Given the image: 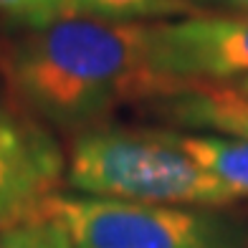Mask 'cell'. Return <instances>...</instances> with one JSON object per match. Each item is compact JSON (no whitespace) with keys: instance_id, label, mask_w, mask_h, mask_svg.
<instances>
[{"instance_id":"obj_12","label":"cell","mask_w":248,"mask_h":248,"mask_svg":"<svg viewBox=\"0 0 248 248\" xmlns=\"http://www.w3.org/2000/svg\"><path fill=\"white\" fill-rule=\"evenodd\" d=\"M223 3L231 8H238V10H248V0H223Z\"/></svg>"},{"instance_id":"obj_5","label":"cell","mask_w":248,"mask_h":248,"mask_svg":"<svg viewBox=\"0 0 248 248\" xmlns=\"http://www.w3.org/2000/svg\"><path fill=\"white\" fill-rule=\"evenodd\" d=\"M63 175V152L48 132L13 114L0 119V231L36 218Z\"/></svg>"},{"instance_id":"obj_8","label":"cell","mask_w":248,"mask_h":248,"mask_svg":"<svg viewBox=\"0 0 248 248\" xmlns=\"http://www.w3.org/2000/svg\"><path fill=\"white\" fill-rule=\"evenodd\" d=\"M78 16L101 18V20H119L127 23L129 18L144 16H167L183 10V0H74Z\"/></svg>"},{"instance_id":"obj_6","label":"cell","mask_w":248,"mask_h":248,"mask_svg":"<svg viewBox=\"0 0 248 248\" xmlns=\"http://www.w3.org/2000/svg\"><path fill=\"white\" fill-rule=\"evenodd\" d=\"M175 117L193 127H208L235 140H248V96L235 89L195 86L175 96Z\"/></svg>"},{"instance_id":"obj_3","label":"cell","mask_w":248,"mask_h":248,"mask_svg":"<svg viewBox=\"0 0 248 248\" xmlns=\"http://www.w3.org/2000/svg\"><path fill=\"white\" fill-rule=\"evenodd\" d=\"M38 216L61 223L74 248H243L238 225L195 208L51 195Z\"/></svg>"},{"instance_id":"obj_11","label":"cell","mask_w":248,"mask_h":248,"mask_svg":"<svg viewBox=\"0 0 248 248\" xmlns=\"http://www.w3.org/2000/svg\"><path fill=\"white\" fill-rule=\"evenodd\" d=\"M235 92H238V94H243V96H248V76L246 78H241V81H235Z\"/></svg>"},{"instance_id":"obj_7","label":"cell","mask_w":248,"mask_h":248,"mask_svg":"<svg viewBox=\"0 0 248 248\" xmlns=\"http://www.w3.org/2000/svg\"><path fill=\"white\" fill-rule=\"evenodd\" d=\"M175 147L205 172L218 177L235 195H248V140L216 137V134H175L167 132Z\"/></svg>"},{"instance_id":"obj_10","label":"cell","mask_w":248,"mask_h":248,"mask_svg":"<svg viewBox=\"0 0 248 248\" xmlns=\"http://www.w3.org/2000/svg\"><path fill=\"white\" fill-rule=\"evenodd\" d=\"M0 16H8L28 28H43L78 16V8L74 0H0Z\"/></svg>"},{"instance_id":"obj_9","label":"cell","mask_w":248,"mask_h":248,"mask_svg":"<svg viewBox=\"0 0 248 248\" xmlns=\"http://www.w3.org/2000/svg\"><path fill=\"white\" fill-rule=\"evenodd\" d=\"M0 248H74V243L61 223L36 216L0 231Z\"/></svg>"},{"instance_id":"obj_1","label":"cell","mask_w":248,"mask_h":248,"mask_svg":"<svg viewBox=\"0 0 248 248\" xmlns=\"http://www.w3.org/2000/svg\"><path fill=\"white\" fill-rule=\"evenodd\" d=\"M150 26L74 16L31 28L5 56L18 99L61 127H81L122 101L180 96L187 86L155 71Z\"/></svg>"},{"instance_id":"obj_2","label":"cell","mask_w":248,"mask_h":248,"mask_svg":"<svg viewBox=\"0 0 248 248\" xmlns=\"http://www.w3.org/2000/svg\"><path fill=\"white\" fill-rule=\"evenodd\" d=\"M66 180L89 198L152 205L216 208L238 198L175 147L167 132H86L69 152Z\"/></svg>"},{"instance_id":"obj_4","label":"cell","mask_w":248,"mask_h":248,"mask_svg":"<svg viewBox=\"0 0 248 248\" xmlns=\"http://www.w3.org/2000/svg\"><path fill=\"white\" fill-rule=\"evenodd\" d=\"M147 41L155 71L187 89L248 76V16L150 26Z\"/></svg>"},{"instance_id":"obj_13","label":"cell","mask_w":248,"mask_h":248,"mask_svg":"<svg viewBox=\"0 0 248 248\" xmlns=\"http://www.w3.org/2000/svg\"><path fill=\"white\" fill-rule=\"evenodd\" d=\"M5 114H8V111H5V109H3V107H0V119H3V117H5Z\"/></svg>"}]
</instances>
